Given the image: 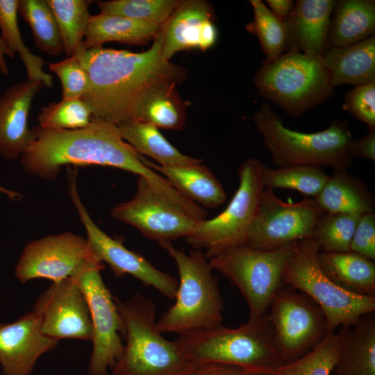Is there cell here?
<instances>
[{
	"label": "cell",
	"mask_w": 375,
	"mask_h": 375,
	"mask_svg": "<svg viewBox=\"0 0 375 375\" xmlns=\"http://www.w3.org/2000/svg\"><path fill=\"white\" fill-rule=\"evenodd\" d=\"M162 40L160 28L151 47L142 52L100 46L76 54L90 81V90L80 99L93 117L117 126L135 121L151 91L164 83L183 82L185 70L162 57Z\"/></svg>",
	"instance_id": "obj_1"
},
{
	"label": "cell",
	"mask_w": 375,
	"mask_h": 375,
	"mask_svg": "<svg viewBox=\"0 0 375 375\" xmlns=\"http://www.w3.org/2000/svg\"><path fill=\"white\" fill-rule=\"evenodd\" d=\"M34 140L22 154L26 172L43 179L57 177L61 167L101 165L127 171L144 178L174 204L183 197L160 174L147 167L142 156L122 137L118 126L92 117L90 124L75 130H55L37 126Z\"/></svg>",
	"instance_id": "obj_2"
},
{
	"label": "cell",
	"mask_w": 375,
	"mask_h": 375,
	"mask_svg": "<svg viewBox=\"0 0 375 375\" xmlns=\"http://www.w3.org/2000/svg\"><path fill=\"white\" fill-rule=\"evenodd\" d=\"M123 320L124 351L111 375H178L192 362L175 340L156 327V306L140 294L121 301L114 297Z\"/></svg>",
	"instance_id": "obj_3"
},
{
	"label": "cell",
	"mask_w": 375,
	"mask_h": 375,
	"mask_svg": "<svg viewBox=\"0 0 375 375\" xmlns=\"http://www.w3.org/2000/svg\"><path fill=\"white\" fill-rule=\"evenodd\" d=\"M253 120L278 167L310 165L335 171L345 170L352 164L350 148L354 138L346 122L334 119L325 130L302 133L285 127L268 103L262 105Z\"/></svg>",
	"instance_id": "obj_4"
},
{
	"label": "cell",
	"mask_w": 375,
	"mask_h": 375,
	"mask_svg": "<svg viewBox=\"0 0 375 375\" xmlns=\"http://www.w3.org/2000/svg\"><path fill=\"white\" fill-rule=\"evenodd\" d=\"M159 244L174 260L179 281L175 302L156 320L157 329L180 335L222 325L223 300L204 252L193 249L186 254L171 242Z\"/></svg>",
	"instance_id": "obj_5"
},
{
	"label": "cell",
	"mask_w": 375,
	"mask_h": 375,
	"mask_svg": "<svg viewBox=\"0 0 375 375\" xmlns=\"http://www.w3.org/2000/svg\"><path fill=\"white\" fill-rule=\"evenodd\" d=\"M192 360L238 365L270 374L284 364L266 314L236 328L220 325L178 335L175 340Z\"/></svg>",
	"instance_id": "obj_6"
},
{
	"label": "cell",
	"mask_w": 375,
	"mask_h": 375,
	"mask_svg": "<svg viewBox=\"0 0 375 375\" xmlns=\"http://www.w3.org/2000/svg\"><path fill=\"white\" fill-rule=\"evenodd\" d=\"M253 83L262 98L288 115L297 117L334 95L321 58L288 49L274 60H265Z\"/></svg>",
	"instance_id": "obj_7"
},
{
	"label": "cell",
	"mask_w": 375,
	"mask_h": 375,
	"mask_svg": "<svg viewBox=\"0 0 375 375\" xmlns=\"http://www.w3.org/2000/svg\"><path fill=\"white\" fill-rule=\"evenodd\" d=\"M319 251L313 239L296 242L283 283L303 292L322 309L331 333L341 325L353 324L362 315L374 312L375 297L359 295L335 283L319 267Z\"/></svg>",
	"instance_id": "obj_8"
},
{
	"label": "cell",
	"mask_w": 375,
	"mask_h": 375,
	"mask_svg": "<svg viewBox=\"0 0 375 375\" xmlns=\"http://www.w3.org/2000/svg\"><path fill=\"white\" fill-rule=\"evenodd\" d=\"M294 243L272 251L254 249L242 244L209 259L212 269L227 278L245 298L249 318L267 313L272 299L283 285V273Z\"/></svg>",
	"instance_id": "obj_9"
},
{
	"label": "cell",
	"mask_w": 375,
	"mask_h": 375,
	"mask_svg": "<svg viewBox=\"0 0 375 375\" xmlns=\"http://www.w3.org/2000/svg\"><path fill=\"white\" fill-rule=\"evenodd\" d=\"M262 165L256 158L245 160L238 170V188L225 210L212 219L197 221L185 238L194 249H204L208 260L228 248L245 244L265 189Z\"/></svg>",
	"instance_id": "obj_10"
},
{
	"label": "cell",
	"mask_w": 375,
	"mask_h": 375,
	"mask_svg": "<svg viewBox=\"0 0 375 375\" xmlns=\"http://www.w3.org/2000/svg\"><path fill=\"white\" fill-rule=\"evenodd\" d=\"M103 262L94 256L72 278L88 301L93 329L92 349L88 364L89 375H109L122 356L124 325L114 297L105 285L101 271Z\"/></svg>",
	"instance_id": "obj_11"
},
{
	"label": "cell",
	"mask_w": 375,
	"mask_h": 375,
	"mask_svg": "<svg viewBox=\"0 0 375 375\" xmlns=\"http://www.w3.org/2000/svg\"><path fill=\"white\" fill-rule=\"evenodd\" d=\"M266 315L284 363L309 352L328 333L322 309L307 295L288 285L277 291Z\"/></svg>",
	"instance_id": "obj_12"
},
{
	"label": "cell",
	"mask_w": 375,
	"mask_h": 375,
	"mask_svg": "<svg viewBox=\"0 0 375 375\" xmlns=\"http://www.w3.org/2000/svg\"><path fill=\"white\" fill-rule=\"evenodd\" d=\"M324 213L313 198L284 202L273 189L265 188L245 244L254 249L272 251L312 239L315 225Z\"/></svg>",
	"instance_id": "obj_13"
},
{
	"label": "cell",
	"mask_w": 375,
	"mask_h": 375,
	"mask_svg": "<svg viewBox=\"0 0 375 375\" xmlns=\"http://www.w3.org/2000/svg\"><path fill=\"white\" fill-rule=\"evenodd\" d=\"M110 215L159 244L187 238L199 221L166 199L141 176H138L134 197L115 206Z\"/></svg>",
	"instance_id": "obj_14"
},
{
	"label": "cell",
	"mask_w": 375,
	"mask_h": 375,
	"mask_svg": "<svg viewBox=\"0 0 375 375\" xmlns=\"http://www.w3.org/2000/svg\"><path fill=\"white\" fill-rule=\"evenodd\" d=\"M74 178V176L69 186L70 198L85 228L86 240L94 257L108 264L115 277L131 275L144 285L153 287L164 296L174 299L178 281L155 267L142 255L126 248L119 240L103 232L83 204Z\"/></svg>",
	"instance_id": "obj_15"
},
{
	"label": "cell",
	"mask_w": 375,
	"mask_h": 375,
	"mask_svg": "<svg viewBox=\"0 0 375 375\" xmlns=\"http://www.w3.org/2000/svg\"><path fill=\"white\" fill-rule=\"evenodd\" d=\"M93 256L86 238L70 232L28 243L15 269L22 283L36 278L52 282L72 277Z\"/></svg>",
	"instance_id": "obj_16"
},
{
	"label": "cell",
	"mask_w": 375,
	"mask_h": 375,
	"mask_svg": "<svg viewBox=\"0 0 375 375\" xmlns=\"http://www.w3.org/2000/svg\"><path fill=\"white\" fill-rule=\"evenodd\" d=\"M40 316L42 333L60 340L92 341L93 329L86 298L72 277L52 282L33 308Z\"/></svg>",
	"instance_id": "obj_17"
},
{
	"label": "cell",
	"mask_w": 375,
	"mask_h": 375,
	"mask_svg": "<svg viewBox=\"0 0 375 375\" xmlns=\"http://www.w3.org/2000/svg\"><path fill=\"white\" fill-rule=\"evenodd\" d=\"M58 342L42 333L40 317L33 309L12 323L0 324L2 375H31L40 357Z\"/></svg>",
	"instance_id": "obj_18"
},
{
	"label": "cell",
	"mask_w": 375,
	"mask_h": 375,
	"mask_svg": "<svg viewBox=\"0 0 375 375\" xmlns=\"http://www.w3.org/2000/svg\"><path fill=\"white\" fill-rule=\"evenodd\" d=\"M161 30L162 56L167 60L183 50L206 51L217 40L213 9L203 0H182Z\"/></svg>",
	"instance_id": "obj_19"
},
{
	"label": "cell",
	"mask_w": 375,
	"mask_h": 375,
	"mask_svg": "<svg viewBox=\"0 0 375 375\" xmlns=\"http://www.w3.org/2000/svg\"><path fill=\"white\" fill-rule=\"evenodd\" d=\"M44 87L40 81H22L0 97V155L6 160L21 156L34 140L28 116L35 95Z\"/></svg>",
	"instance_id": "obj_20"
},
{
	"label": "cell",
	"mask_w": 375,
	"mask_h": 375,
	"mask_svg": "<svg viewBox=\"0 0 375 375\" xmlns=\"http://www.w3.org/2000/svg\"><path fill=\"white\" fill-rule=\"evenodd\" d=\"M334 5V0H297L290 16L285 21L288 50L297 49L322 58L328 49V34Z\"/></svg>",
	"instance_id": "obj_21"
},
{
	"label": "cell",
	"mask_w": 375,
	"mask_h": 375,
	"mask_svg": "<svg viewBox=\"0 0 375 375\" xmlns=\"http://www.w3.org/2000/svg\"><path fill=\"white\" fill-rule=\"evenodd\" d=\"M142 160L147 167L159 172L182 195L203 208H217L226 199L223 185L208 167L202 162L161 167L142 156Z\"/></svg>",
	"instance_id": "obj_22"
},
{
	"label": "cell",
	"mask_w": 375,
	"mask_h": 375,
	"mask_svg": "<svg viewBox=\"0 0 375 375\" xmlns=\"http://www.w3.org/2000/svg\"><path fill=\"white\" fill-rule=\"evenodd\" d=\"M341 353L334 375H375V314L341 325Z\"/></svg>",
	"instance_id": "obj_23"
},
{
	"label": "cell",
	"mask_w": 375,
	"mask_h": 375,
	"mask_svg": "<svg viewBox=\"0 0 375 375\" xmlns=\"http://www.w3.org/2000/svg\"><path fill=\"white\" fill-rule=\"evenodd\" d=\"M321 60L333 88L375 81V36L344 47H329Z\"/></svg>",
	"instance_id": "obj_24"
},
{
	"label": "cell",
	"mask_w": 375,
	"mask_h": 375,
	"mask_svg": "<svg viewBox=\"0 0 375 375\" xmlns=\"http://www.w3.org/2000/svg\"><path fill=\"white\" fill-rule=\"evenodd\" d=\"M324 213L374 212L375 199L367 185L345 170H335L313 198Z\"/></svg>",
	"instance_id": "obj_25"
},
{
	"label": "cell",
	"mask_w": 375,
	"mask_h": 375,
	"mask_svg": "<svg viewBox=\"0 0 375 375\" xmlns=\"http://www.w3.org/2000/svg\"><path fill=\"white\" fill-rule=\"evenodd\" d=\"M317 260L324 273L342 288L359 295L375 297L374 260L351 251H319Z\"/></svg>",
	"instance_id": "obj_26"
},
{
	"label": "cell",
	"mask_w": 375,
	"mask_h": 375,
	"mask_svg": "<svg viewBox=\"0 0 375 375\" xmlns=\"http://www.w3.org/2000/svg\"><path fill=\"white\" fill-rule=\"evenodd\" d=\"M328 34V49L344 47L374 35V0L335 1Z\"/></svg>",
	"instance_id": "obj_27"
},
{
	"label": "cell",
	"mask_w": 375,
	"mask_h": 375,
	"mask_svg": "<svg viewBox=\"0 0 375 375\" xmlns=\"http://www.w3.org/2000/svg\"><path fill=\"white\" fill-rule=\"evenodd\" d=\"M160 28L156 24L100 12L90 17L83 42V51L110 42L144 45L156 38Z\"/></svg>",
	"instance_id": "obj_28"
},
{
	"label": "cell",
	"mask_w": 375,
	"mask_h": 375,
	"mask_svg": "<svg viewBox=\"0 0 375 375\" xmlns=\"http://www.w3.org/2000/svg\"><path fill=\"white\" fill-rule=\"evenodd\" d=\"M122 138L141 156L156 160L161 167L189 165L202 162L186 156L173 146L153 124L131 121L118 126Z\"/></svg>",
	"instance_id": "obj_29"
},
{
	"label": "cell",
	"mask_w": 375,
	"mask_h": 375,
	"mask_svg": "<svg viewBox=\"0 0 375 375\" xmlns=\"http://www.w3.org/2000/svg\"><path fill=\"white\" fill-rule=\"evenodd\" d=\"M177 83H164L151 91L141 103L135 121L150 123L158 128L181 131L186 121V106Z\"/></svg>",
	"instance_id": "obj_30"
},
{
	"label": "cell",
	"mask_w": 375,
	"mask_h": 375,
	"mask_svg": "<svg viewBox=\"0 0 375 375\" xmlns=\"http://www.w3.org/2000/svg\"><path fill=\"white\" fill-rule=\"evenodd\" d=\"M19 0H0L1 37L10 50L17 53L27 72V79L40 81L46 88L53 86V77L44 71V61L24 44L17 23Z\"/></svg>",
	"instance_id": "obj_31"
},
{
	"label": "cell",
	"mask_w": 375,
	"mask_h": 375,
	"mask_svg": "<svg viewBox=\"0 0 375 375\" xmlns=\"http://www.w3.org/2000/svg\"><path fill=\"white\" fill-rule=\"evenodd\" d=\"M61 35L64 53L70 57L83 51V38L92 15L90 0H47Z\"/></svg>",
	"instance_id": "obj_32"
},
{
	"label": "cell",
	"mask_w": 375,
	"mask_h": 375,
	"mask_svg": "<svg viewBox=\"0 0 375 375\" xmlns=\"http://www.w3.org/2000/svg\"><path fill=\"white\" fill-rule=\"evenodd\" d=\"M17 12L30 26L41 51L50 56L64 52L60 31L47 0H19Z\"/></svg>",
	"instance_id": "obj_33"
},
{
	"label": "cell",
	"mask_w": 375,
	"mask_h": 375,
	"mask_svg": "<svg viewBox=\"0 0 375 375\" xmlns=\"http://www.w3.org/2000/svg\"><path fill=\"white\" fill-rule=\"evenodd\" d=\"M341 353L338 333H328L303 356L274 369L271 375H331Z\"/></svg>",
	"instance_id": "obj_34"
},
{
	"label": "cell",
	"mask_w": 375,
	"mask_h": 375,
	"mask_svg": "<svg viewBox=\"0 0 375 375\" xmlns=\"http://www.w3.org/2000/svg\"><path fill=\"white\" fill-rule=\"evenodd\" d=\"M328 175L320 167L291 165L271 169L262 166L265 188L295 190L315 198L322 190Z\"/></svg>",
	"instance_id": "obj_35"
},
{
	"label": "cell",
	"mask_w": 375,
	"mask_h": 375,
	"mask_svg": "<svg viewBox=\"0 0 375 375\" xmlns=\"http://www.w3.org/2000/svg\"><path fill=\"white\" fill-rule=\"evenodd\" d=\"M253 19L245 28L257 36L267 60H274L288 50V31L285 21L276 17L260 0H250Z\"/></svg>",
	"instance_id": "obj_36"
},
{
	"label": "cell",
	"mask_w": 375,
	"mask_h": 375,
	"mask_svg": "<svg viewBox=\"0 0 375 375\" xmlns=\"http://www.w3.org/2000/svg\"><path fill=\"white\" fill-rule=\"evenodd\" d=\"M360 213H324L317 221L312 239L320 251L347 252Z\"/></svg>",
	"instance_id": "obj_37"
},
{
	"label": "cell",
	"mask_w": 375,
	"mask_h": 375,
	"mask_svg": "<svg viewBox=\"0 0 375 375\" xmlns=\"http://www.w3.org/2000/svg\"><path fill=\"white\" fill-rule=\"evenodd\" d=\"M181 0H112L97 1L100 12L162 26Z\"/></svg>",
	"instance_id": "obj_38"
},
{
	"label": "cell",
	"mask_w": 375,
	"mask_h": 375,
	"mask_svg": "<svg viewBox=\"0 0 375 375\" xmlns=\"http://www.w3.org/2000/svg\"><path fill=\"white\" fill-rule=\"evenodd\" d=\"M92 112L80 98L61 99L40 108L38 117L42 128L55 130H75L88 126Z\"/></svg>",
	"instance_id": "obj_39"
},
{
	"label": "cell",
	"mask_w": 375,
	"mask_h": 375,
	"mask_svg": "<svg viewBox=\"0 0 375 375\" xmlns=\"http://www.w3.org/2000/svg\"><path fill=\"white\" fill-rule=\"evenodd\" d=\"M48 67L60 81L62 99L81 98L90 90L88 73L76 54L61 61L49 63Z\"/></svg>",
	"instance_id": "obj_40"
},
{
	"label": "cell",
	"mask_w": 375,
	"mask_h": 375,
	"mask_svg": "<svg viewBox=\"0 0 375 375\" xmlns=\"http://www.w3.org/2000/svg\"><path fill=\"white\" fill-rule=\"evenodd\" d=\"M342 108L368 125V128H375V81L349 90L344 97Z\"/></svg>",
	"instance_id": "obj_41"
},
{
	"label": "cell",
	"mask_w": 375,
	"mask_h": 375,
	"mask_svg": "<svg viewBox=\"0 0 375 375\" xmlns=\"http://www.w3.org/2000/svg\"><path fill=\"white\" fill-rule=\"evenodd\" d=\"M350 251L375 260V214L362 213L357 223Z\"/></svg>",
	"instance_id": "obj_42"
},
{
	"label": "cell",
	"mask_w": 375,
	"mask_h": 375,
	"mask_svg": "<svg viewBox=\"0 0 375 375\" xmlns=\"http://www.w3.org/2000/svg\"><path fill=\"white\" fill-rule=\"evenodd\" d=\"M243 367L210 361L192 360L188 367L178 375H265Z\"/></svg>",
	"instance_id": "obj_43"
},
{
	"label": "cell",
	"mask_w": 375,
	"mask_h": 375,
	"mask_svg": "<svg viewBox=\"0 0 375 375\" xmlns=\"http://www.w3.org/2000/svg\"><path fill=\"white\" fill-rule=\"evenodd\" d=\"M352 158H359L375 161V128H368L367 133L360 138L353 139L350 148Z\"/></svg>",
	"instance_id": "obj_44"
},
{
	"label": "cell",
	"mask_w": 375,
	"mask_h": 375,
	"mask_svg": "<svg viewBox=\"0 0 375 375\" xmlns=\"http://www.w3.org/2000/svg\"><path fill=\"white\" fill-rule=\"evenodd\" d=\"M266 2L271 12L282 21L288 19L295 5L292 0H267Z\"/></svg>",
	"instance_id": "obj_45"
},
{
	"label": "cell",
	"mask_w": 375,
	"mask_h": 375,
	"mask_svg": "<svg viewBox=\"0 0 375 375\" xmlns=\"http://www.w3.org/2000/svg\"><path fill=\"white\" fill-rule=\"evenodd\" d=\"M6 56L13 58L15 57V54L10 50L2 38L0 36V72L4 76H8L9 74V69L5 60Z\"/></svg>",
	"instance_id": "obj_46"
},
{
	"label": "cell",
	"mask_w": 375,
	"mask_h": 375,
	"mask_svg": "<svg viewBox=\"0 0 375 375\" xmlns=\"http://www.w3.org/2000/svg\"><path fill=\"white\" fill-rule=\"evenodd\" d=\"M0 192L6 193V194H8L11 198H14L17 195L16 193L12 192L11 191H9V190L2 188L1 185H0Z\"/></svg>",
	"instance_id": "obj_47"
},
{
	"label": "cell",
	"mask_w": 375,
	"mask_h": 375,
	"mask_svg": "<svg viewBox=\"0 0 375 375\" xmlns=\"http://www.w3.org/2000/svg\"><path fill=\"white\" fill-rule=\"evenodd\" d=\"M265 375H271V374H265Z\"/></svg>",
	"instance_id": "obj_48"
}]
</instances>
